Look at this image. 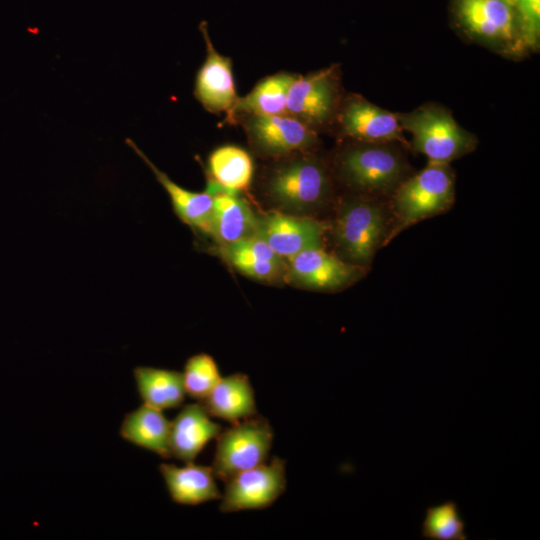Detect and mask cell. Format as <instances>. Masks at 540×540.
<instances>
[{
	"mask_svg": "<svg viewBox=\"0 0 540 540\" xmlns=\"http://www.w3.org/2000/svg\"><path fill=\"white\" fill-rule=\"evenodd\" d=\"M396 115L402 129L412 135L414 150L424 154L429 163L449 164L476 146L475 136L460 127L452 115L439 106L426 105Z\"/></svg>",
	"mask_w": 540,
	"mask_h": 540,
	"instance_id": "cell-1",
	"label": "cell"
},
{
	"mask_svg": "<svg viewBox=\"0 0 540 540\" xmlns=\"http://www.w3.org/2000/svg\"><path fill=\"white\" fill-rule=\"evenodd\" d=\"M454 201V176L448 164L428 165L395 189L396 232L445 212Z\"/></svg>",
	"mask_w": 540,
	"mask_h": 540,
	"instance_id": "cell-2",
	"label": "cell"
},
{
	"mask_svg": "<svg viewBox=\"0 0 540 540\" xmlns=\"http://www.w3.org/2000/svg\"><path fill=\"white\" fill-rule=\"evenodd\" d=\"M387 224V213L376 201L348 199L340 205L335 220L337 247L351 264L367 265L384 240Z\"/></svg>",
	"mask_w": 540,
	"mask_h": 540,
	"instance_id": "cell-3",
	"label": "cell"
},
{
	"mask_svg": "<svg viewBox=\"0 0 540 540\" xmlns=\"http://www.w3.org/2000/svg\"><path fill=\"white\" fill-rule=\"evenodd\" d=\"M273 438L270 422L258 414L222 429L216 438L211 466L215 478L226 481L239 472L267 462Z\"/></svg>",
	"mask_w": 540,
	"mask_h": 540,
	"instance_id": "cell-4",
	"label": "cell"
},
{
	"mask_svg": "<svg viewBox=\"0 0 540 540\" xmlns=\"http://www.w3.org/2000/svg\"><path fill=\"white\" fill-rule=\"evenodd\" d=\"M339 174L355 190L385 194L395 190L404 173L399 153L386 143L360 142L339 157Z\"/></svg>",
	"mask_w": 540,
	"mask_h": 540,
	"instance_id": "cell-5",
	"label": "cell"
},
{
	"mask_svg": "<svg viewBox=\"0 0 540 540\" xmlns=\"http://www.w3.org/2000/svg\"><path fill=\"white\" fill-rule=\"evenodd\" d=\"M267 189L281 207L295 212H309L324 203L330 182L320 161L312 157H299L277 167L268 180Z\"/></svg>",
	"mask_w": 540,
	"mask_h": 540,
	"instance_id": "cell-6",
	"label": "cell"
},
{
	"mask_svg": "<svg viewBox=\"0 0 540 540\" xmlns=\"http://www.w3.org/2000/svg\"><path fill=\"white\" fill-rule=\"evenodd\" d=\"M457 14L470 35L504 52L527 48L512 0H458Z\"/></svg>",
	"mask_w": 540,
	"mask_h": 540,
	"instance_id": "cell-7",
	"label": "cell"
},
{
	"mask_svg": "<svg viewBox=\"0 0 540 540\" xmlns=\"http://www.w3.org/2000/svg\"><path fill=\"white\" fill-rule=\"evenodd\" d=\"M285 461L273 457L253 468L239 472L225 482L220 510L223 513L271 506L286 489Z\"/></svg>",
	"mask_w": 540,
	"mask_h": 540,
	"instance_id": "cell-8",
	"label": "cell"
},
{
	"mask_svg": "<svg viewBox=\"0 0 540 540\" xmlns=\"http://www.w3.org/2000/svg\"><path fill=\"white\" fill-rule=\"evenodd\" d=\"M335 68L296 76L286 99V114L310 128L324 125L334 114L338 89Z\"/></svg>",
	"mask_w": 540,
	"mask_h": 540,
	"instance_id": "cell-9",
	"label": "cell"
},
{
	"mask_svg": "<svg viewBox=\"0 0 540 540\" xmlns=\"http://www.w3.org/2000/svg\"><path fill=\"white\" fill-rule=\"evenodd\" d=\"M327 226L314 218L271 212L257 218L255 234L279 257L290 258L310 249L323 247Z\"/></svg>",
	"mask_w": 540,
	"mask_h": 540,
	"instance_id": "cell-10",
	"label": "cell"
},
{
	"mask_svg": "<svg viewBox=\"0 0 540 540\" xmlns=\"http://www.w3.org/2000/svg\"><path fill=\"white\" fill-rule=\"evenodd\" d=\"M246 129L253 144L262 152L280 156L312 147L317 136L312 128L288 115H249Z\"/></svg>",
	"mask_w": 540,
	"mask_h": 540,
	"instance_id": "cell-11",
	"label": "cell"
},
{
	"mask_svg": "<svg viewBox=\"0 0 540 540\" xmlns=\"http://www.w3.org/2000/svg\"><path fill=\"white\" fill-rule=\"evenodd\" d=\"M206 44V58L197 72L194 95L210 112L234 114L238 101L232 64L229 57L217 52L209 38L206 26H200Z\"/></svg>",
	"mask_w": 540,
	"mask_h": 540,
	"instance_id": "cell-12",
	"label": "cell"
},
{
	"mask_svg": "<svg viewBox=\"0 0 540 540\" xmlns=\"http://www.w3.org/2000/svg\"><path fill=\"white\" fill-rule=\"evenodd\" d=\"M341 132L359 142H404L397 115L384 110L361 96L349 97L339 114Z\"/></svg>",
	"mask_w": 540,
	"mask_h": 540,
	"instance_id": "cell-13",
	"label": "cell"
},
{
	"mask_svg": "<svg viewBox=\"0 0 540 540\" xmlns=\"http://www.w3.org/2000/svg\"><path fill=\"white\" fill-rule=\"evenodd\" d=\"M359 268L317 247L290 257L288 276L298 285L330 290L351 283L358 277Z\"/></svg>",
	"mask_w": 540,
	"mask_h": 540,
	"instance_id": "cell-14",
	"label": "cell"
},
{
	"mask_svg": "<svg viewBox=\"0 0 540 540\" xmlns=\"http://www.w3.org/2000/svg\"><path fill=\"white\" fill-rule=\"evenodd\" d=\"M221 430L199 402L186 404L170 422L171 456L184 463L193 462Z\"/></svg>",
	"mask_w": 540,
	"mask_h": 540,
	"instance_id": "cell-15",
	"label": "cell"
},
{
	"mask_svg": "<svg viewBox=\"0 0 540 540\" xmlns=\"http://www.w3.org/2000/svg\"><path fill=\"white\" fill-rule=\"evenodd\" d=\"M126 143L152 170L157 181L167 192L173 211L178 218L191 228L210 234L213 196L208 192H194L178 185L166 173L157 168L133 140L127 138Z\"/></svg>",
	"mask_w": 540,
	"mask_h": 540,
	"instance_id": "cell-16",
	"label": "cell"
},
{
	"mask_svg": "<svg viewBox=\"0 0 540 540\" xmlns=\"http://www.w3.org/2000/svg\"><path fill=\"white\" fill-rule=\"evenodd\" d=\"M162 475L173 502L180 505H199L221 498L212 468L193 462L178 467L173 464H160Z\"/></svg>",
	"mask_w": 540,
	"mask_h": 540,
	"instance_id": "cell-17",
	"label": "cell"
},
{
	"mask_svg": "<svg viewBox=\"0 0 540 540\" xmlns=\"http://www.w3.org/2000/svg\"><path fill=\"white\" fill-rule=\"evenodd\" d=\"M199 403L210 417L231 424L257 414L253 387L249 377L243 373L221 377L208 396Z\"/></svg>",
	"mask_w": 540,
	"mask_h": 540,
	"instance_id": "cell-18",
	"label": "cell"
},
{
	"mask_svg": "<svg viewBox=\"0 0 540 540\" xmlns=\"http://www.w3.org/2000/svg\"><path fill=\"white\" fill-rule=\"evenodd\" d=\"M119 434L125 441L161 458L172 457L169 445L170 421L161 410L143 403L124 416Z\"/></svg>",
	"mask_w": 540,
	"mask_h": 540,
	"instance_id": "cell-19",
	"label": "cell"
},
{
	"mask_svg": "<svg viewBox=\"0 0 540 540\" xmlns=\"http://www.w3.org/2000/svg\"><path fill=\"white\" fill-rule=\"evenodd\" d=\"M257 218L247 203L236 193L220 192L213 195L211 233L222 245H227L255 234Z\"/></svg>",
	"mask_w": 540,
	"mask_h": 540,
	"instance_id": "cell-20",
	"label": "cell"
},
{
	"mask_svg": "<svg viewBox=\"0 0 540 540\" xmlns=\"http://www.w3.org/2000/svg\"><path fill=\"white\" fill-rule=\"evenodd\" d=\"M222 253L235 269L255 279L270 281L283 270L282 258L256 235L223 245Z\"/></svg>",
	"mask_w": 540,
	"mask_h": 540,
	"instance_id": "cell-21",
	"label": "cell"
},
{
	"mask_svg": "<svg viewBox=\"0 0 540 540\" xmlns=\"http://www.w3.org/2000/svg\"><path fill=\"white\" fill-rule=\"evenodd\" d=\"M133 376L143 403L158 410L177 408L185 400L182 372L138 366Z\"/></svg>",
	"mask_w": 540,
	"mask_h": 540,
	"instance_id": "cell-22",
	"label": "cell"
},
{
	"mask_svg": "<svg viewBox=\"0 0 540 540\" xmlns=\"http://www.w3.org/2000/svg\"><path fill=\"white\" fill-rule=\"evenodd\" d=\"M208 167L214 181L233 193L249 187L254 171L248 152L234 145L215 149L209 156Z\"/></svg>",
	"mask_w": 540,
	"mask_h": 540,
	"instance_id": "cell-23",
	"label": "cell"
},
{
	"mask_svg": "<svg viewBox=\"0 0 540 540\" xmlns=\"http://www.w3.org/2000/svg\"><path fill=\"white\" fill-rule=\"evenodd\" d=\"M296 76L283 72L262 79L249 94L238 98L234 112L258 116L285 114L288 90Z\"/></svg>",
	"mask_w": 540,
	"mask_h": 540,
	"instance_id": "cell-24",
	"label": "cell"
},
{
	"mask_svg": "<svg viewBox=\"0 0 540 540\" xmlns=\"http://www.w3.org/2000/svg\"><path fill=\"white\" fill-rule=\"evenodd\" d=\"M465 527L457 503L447 500L426 509L421 534L429 540H467Z\"/></svg>",
	"mask_w": 540,
	"mask_h": 540,
	"instance_id": "cell-25",
	"label": "cell"
},
{
	"mask_svg": "<svg viewBox=\"0 0 540 540\" xmlns=\"http://www.w3.org/2000/svg\"><path fill=\"white\" fill-rule=\"evenodd\" d=\"M182 376L186 394L198 402L205 399L221 379L215 360L206 353L188 358Z\"/></svg>",
	"mask_w": 540,
	"mask_h": 540,
	"instance_id": "cell-26",
	"label": "cell"
},
{
	"mask_svg": "<svg viewBox=\"0 0 540 540\" xmlns=\"http://www.w3.org/2000/svg\"><path fill=\"white\" fill-rule=\"evenodd\" d=\"M527 48L535 49L539 43L540 0H512Z\"/></svg>",
	"mask_w": 540,
	"mask_h": 540,
	"instance_id": "cell-27",
	"label": "cell"
}]
</instances>
